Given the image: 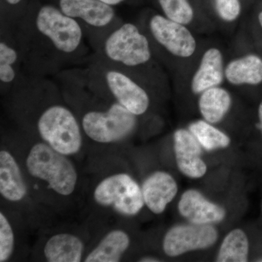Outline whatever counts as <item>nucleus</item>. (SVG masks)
I'll return each mask as SVG.
<instances>
[{"label": "nucleus", "mask_w": 262, "mask_h": 262, "mask_svg": "<svg viewBox=\"0 0 262 262\" xmlns=\"http://www.w3.org/2000/svg\"><path fill=\"white\" fill-rule=\"evenodd\" d=\"M29 173L39 180L47 182L55 192L67 196L77 186V170L66 155L58 152L45 143L32 146L27 159Z\"/></svg>", "instance_id": "1"}, {"label": "nucleus", "mask_w": 262, "mask_h": 262, "mask_svg": "<svg viewBox=\"0 0 262 262\" xmlns=\"http://www.w3.org/2000/svg\"><path fill=\"white\" fill-rule=\"evenodd\" d=\"M37 130L48 145L66 156L77 154L82 146L79 122L63 105H52L45 110L38 119Z\"/></svg>", "instance_id": "2"}, {"label": "nucleus", "mask_w": 262, "mask_h": 262, "mask_svg": "<svg viewBox=\"0 0 262 262\" xmlns=\"http://www.w3.org/2000/svg\"><path fill=\"white\" fill-rule=\"evenodd\" d=\"M137 117L116 101L105 111L88 112L82 117V127L86 135L96 142H117L134 133Z\"/></svg>", "instance_id": "3"}, {"label": "nucleus", "mask_w": 262, "mask_h": 262, "mask_svg": "<svg viewBox=\"0 0 262 262\" xmlns=\"http://www.w3.org/2000/svg\"><path fill=\"white\" fill-rule=\"evenodd\" d=\"M103 52L110 61L127 67H140L151 58L149 39L131 23L122 24L108 36Z\"/></svg>", "instance_id": "4"}, {"label": "nucleus", "mask_w": 262, "mask_h": 262, "mask_svg": "<svg viewBox=\"0 0 262 262\" xmlns=\"http://www.w3.org/2000/svg\"><path fill=\"white\" fill-rule=\"evenodd\" d=\"M35 27L60 53H75L82 43L83 33L79 22L53 5H44L39 10Z\"/></svg>", "instance_id": "5"}, {"label": "nucleus", "mask_w": 262, "mask_h": 262, "mask_svg": "<svg viewBox=\"0 0 262 262\" xmlns=\"http://www.w3.org/2000/svg\"><path fill=\"white\" fill-rule=\"evenodd\" d=\"M94 196L98 204L113 206L128 216L138 214L145 205L140 186L127 173L115 174L103 179L95 189Z\"/></svg>", "instance_id": "6"}, {"label": "nucleus", "mask_w": 262, "mask_h": 262, "mask_svg": "<svg viewBox=\"0 0 262 262\" xmlns=\"http://www.w3.org/2000/svg\"><path fill=\"white\" fill-rule=\"evenodd\" d=\"M219 232L213 225H177L169 229L164 237V252L169 257L208 249L217 242Z\"/></svg>", "instance_id": "7"}, {"label": "nucleus", "mask_w": 262, "mask_h": 262, "mask_svg": "<svg viewBox=\"0 0 262 262\" xmlns=\"http://www.w3.org/2000/svg\"><path fill=\"white\" fill-rule=\"evenodd\" d=\"M149 29L155 40L173 56L188 58L195 53L196 41L187 25L156 14L150 18Z\"/></svg>", "instance_id": "8"}, {"label": "nucleus", "mask_w": 262, "mask_h": 262, "mask_svg": "<svg viewBox=\"0 0 262 262\" xmlns=\"http://www.w3.org/2000/svg\"><path fill=\"white\" fill-rule=\"evenodd\" d=\"M104 80L117 103L136 116L146 113L150 105L149 94L134 79L121 71L110 69L105 72Z\"/></svg>", "instance_id": "9"}, {"label": "nucleus", "mask_w": 262, "mask_h": 262, "mask_svg": "<svg viewBox=\"0 0 262 262\" xmlns=\"http://www.w3.org/2000/svg\"><path fill=\"white\" fill-rule=\"evenodd\" d=\"M173 148L176 163L183 175L194 179L206 175L208 167L203 159V147L189 129L174 132Z\"/></svg>", "instance_id": "10"}, {"label": "nucleus", "mask_w": 262, "mask_h": 262, "mask_svg": "<svg viewBox=\"0 0 262 262\" xmlns=\"http://www.w3.org/2000/svg\"><path fill=\"white\" fill-rule=\"evenodd\" d=\"M179 213L195 225H214L225 220V208L207 199L204 194L194 189L185 191L179 200Z\"/></svg>", "instance_id": "11"}, {"label": "nucleus", "mask_w": 262, "mask_h": 262, "mask_svg": "<svg viewBox=\"0 0 262 262\" xmlns=\"http://www.w3.org/2000/svg\"><path fill=\"white\" fill-rule=\"evenodd\" d=\"M59 9L71 18L80 19L90 27L103 28L113 22V5L101 0H59Z\"/></svg>", "instance_id": "12"}, {"label": "nucleus", "mask_w": 262, "mask_h": 262, "mask_svg": "<svg viewBox=\"0 0 262 262\" xmlns=\"http://www.w3.org/2000/svg\"><path fill=\"white\" fill-rule=\"evenodd\" d=\"M141 189L147 208L155 214H161L177 195L179 187L170 173L156 171L145 179Z\"/></svg>", "instance_id": "13"}, {"label": "nucleus", "mask_w": 262, "mask_h": 262, "mask_svg": "<svg viewBox=\"0 0 262 262\" xmlns=\"http://www.w3.org/2000/svg\"><path fill=\"white\" fill-rule=\"evenodd\" d=\"M225 66L222 51L217 48L207 49L191 80V91L200 95L211 88L221 86L225 79Z\"/></svg>", "instance_id": "14"}, {"label": "nucleus", "mask_w": 262, "mask_h": 262, "mask_svg": "<svg viewBox=\"0 0 262 262\" xmlns=\"http://www.w3.org/2000/svg\"><path fill=\"white\" fill-rule=\"evenodd\" d=\"M0 193L5 199L11 202L22 201L27 194L18 163L6 150L0 151Z\"/></svg>", "instance_id": "15"}, {"label": "nucleus", "mask_w": 262, "mask_h": 262, "mask_svg": "<svg viewBox=\"0 0 262 262\" xmlns=\"http://www.w3.org/2000/svg\"><path fill=\"white\" fill-rule=\"evenodd\" d=\"M225 75L232 85H258L262 82V58L254 54L234 58L225 66Z\"/></svg>", "instance_id": "16"}, {"label": "nucleus", "mask_w": 262, "mask_h": 262, "mask_svg": "<svg viewBox=\"0 0 262 262\" xmlns=\"http://www.w3.org/2000/svg\"><path fill=\"white\" fill-rule=\"evenodd\" d=\"M232 103L230 93L225 88L216 86L200 94L198 108L203 120L215 125L224 120Z\"/></svg>", "instance_id": "17"}, {"label": "nucleus", "mask_w": 262, "mask_h": 262, "mask_svg": "<svg viewBox=\"0 0 262 262\" xmlns=\"http://www.w3.org/2000/svg\"><path fill=\"white\" fill-rule=\"evenodd\" d=\"M83 250V243L77 236L57 234L46 243L44 255L50 262H79L82 259Z\"/></svg>", "instance_id": "18"}, {"label": "nucleus", "mask_w": 262, "mask_h": 262, "mask_svg": "<svg viewBox=\"0 0 262 262\" xmlns=\"http://www.w3.org/2000/svg\"><path fill=\"white\" fill-rule=\"evenodd\" d=\"M130 237L126 232L119 229L112 231L88 255L84 261H120L130 246Z\"/></svg>", "instance_id": "19"}, {"label": "nucleus", "mask_w": 262, "mask_h": 262, "mask_svg": "<svg viewBox=\"0 0 262 262\" xmlns=\"http://www.w3.org/2000/svg\"><path fill=\"white\" fill-rule=\"evenodd\" d=\"M249 256V241L243 229H232L225 236L215 261L246 262Z\"/></svg>", "instance_id": "20"}, {"label": "nucleus", "mask_w": 262, "mask_h": 262, "mask_svg": "<svg viewBox=\"0 0 262 262\" xmlns=\"http://www.w3.org/2000/svg\"><path fill=\"white\" fill-rule=\"evenodd\" d=\"M189 130L196 138L203 149L215 151L228 147L231 144L229 136L213 124L205 120H198L189 124Z\"/></svg>", "instance_id": "21"}, {"label": "nucleus", "mask_w": 262, "mask_h": 262, "mask_svg": "<svg viewBox=\"0 0 262 262\" xmlns=\"http://www.w3.org/2000/svg\"><path fill=\"white\" fill-rule=\"evenodd\" d=\"M158 3L167 18L184 25L192 23L194 10L188 0H158Z\"/></svg>", "instance_id": "22"}, {"label": "nucleus", "mask_w": 262, "mask_h": 262, "mask_svg": "<svg viewBox=\"0 0 262 262\" xmlns=\"http://www.w3.org/2000/svg\"><path fill=\"white\" fill-rule=\"evenodd\" d=\"M16 50L2 41L0 43V80L9 84L15 80V70L13 65L18 61Z\"/></svg>", "instance_id": "23"}, {"label": "nucleus", "mask_w": 262, "mask_h": 262, "mask_svg": "<svg viewBox=\"0 0 262 262\" xmlns=\"http://www.w3.org/2000/svg\"><path fill=\"white\" fill-rule=\"evenodd\" d=\"M14 234L3 213H0V261L9 259L14 249Z\"/></svg>", "instance_id": "24"}, {"label": "nucleus", "mask_w": 262, "mask_h": 262, "mask_svg": "<svg viewBox=\"0 0 262 262\" xmlns=\"http://www.w3.org/2000/svg\"><path fill=\"white\" fill-rule=\"evenodd\" d=\"M216 14L226 23H232L239 18L241 13L239 0H213Z\"/></svg>", "instance_id": "25"}, {"label": "nucleus", "mask_w": 262, "mask_h": 262, "mask_svg": "<svg viewBox=\"0 0 262 262\" xmlns=\"http://www.w3.org/2000/svg\"><path fill=\"white\" fill-rule=\"evenodd\" d=\"M258 127L261 130L262 134V101L260 103L259 106L258 108Z\"/></svg>", "instance_id": "26"}, {"label": "nucleus", "mask_w": 262, "mask_h": 262, "mask_svg": "<svg viewBox=\"0 0 262 262\" xmlns=\"http://www.w3.org/2000/svg\"><path fill=\"white\" fill-rule=\"evenodd\" d=\"M161 261L159 258L153 257V256H145V257L141 258L139 261L142 262H159Z\"/></svg>", "instance_id": "27"}, {"label": "nucleus", "mask_w": 262, "mask_h": 262, "mask_svg": "<svg viewBox=\"0 0 262 262\" xmlns=\"http://www.w3.org/2000/svg\"><path fill=\"white\" fill-rule=\"evenodd\" d=\"M101 1L104 2V3H107L110 5H117L125 1V0H101Z\"/></svg>", "instance_id": "28"}, {"label": "nucleus", "mask_w": 262, "mask_h": 262, "mask_svg": "<svg viewBox=\"0 0 262 262\" xmlns=\"http://www.w3.org/2000/svg\"><path fill=\"white\" fill-rule=\"evenodd\" d=\"M8 4L11 5H18V3H20L21 2V0H5Z\"/></svg>", "instance_id": "29"}, {"label": "nucleus", "mask_w": 262, "mask_h": 262, "mask_svg": "<svg viewBox=\"0 0 262 262\" xmlns=\"http://www.w3.org/2000/svg\"><path fill=\"white\" fill-rule=\"evenodd\" d=\"M258 20L262 29V11L259 13V14H258Z\"/></svg>", "instance_id": "30"}, {"label": "nucleus", "mask_w": 262, "mask_h": 262, "mask_svg": "<svg viewBox=\"0 0 262 262\" xmlns=\"http://www.w3.org/2000/svg\"><path fill=\"white\" fill-rule=\"evenodd\" d=\"M258 261L262 262V258H259V260H258Z\"/></svg>", "instance_id": "31"}, {"label": "nucleus", "mask_w": 262, "mask_h": 262, "mask_svg": "<svg viewBox=\"0 0 262 262\" xmlns=\"http://www.w3.org/2000/svg\"><path fill=\"white\" fill-rule=\"evenodd\" d=\"M261 209H262V208H261Z\"/></svg>", "instance_id": "32"}]
</instances>
